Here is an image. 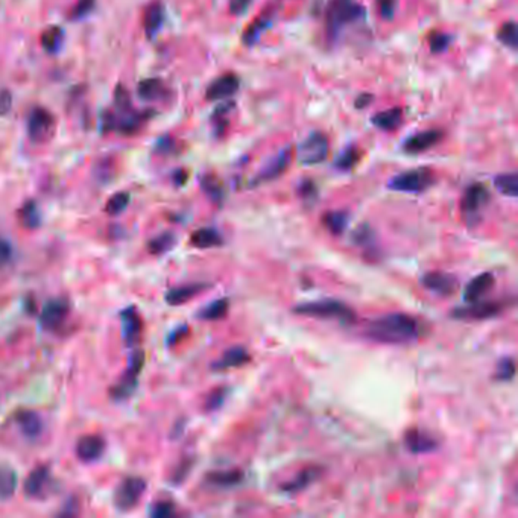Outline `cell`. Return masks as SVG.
I'll return each instance as SVG.
<instances>
[{"label":"cell","mask_w":518,"mask_h":518,"mask_svg":"<svg viewBox=\"0 0 518 518\" xmlns=\"http://www.w3.org/2000/svg\"><path fill=\"white\" fill-rule=\"evenodd\" d=\"M174 514H175L174 503L168 501V500L157 501L155 505H152V509H151V515L155 517V518H166V517H170Z\"/></svg>","instance_id":"cell-47"},{"label":"cell","mask_w":518,"mask_h":518,"mask_svg":"<svg viewBox=\"0 0 518 518\" xmlns=\"http://www.w3.org/2000/svg\"><path fill=\"white\" fill-rule=\"evenodd\" d=\"M294 313L299 317L318 318V319H336L347 326L356 321V313L350 306L337 299H319V301L301 303L294 307Z\"/></svg>","instance_id":"cell-3"},{"label":"cell","mask_w":518,"mask_h":518,"mask_svg":"<svg viewBox=\"0 0 518 518\" xmlns=\"http://www.w3.org/2000/svg\"><path fill=\"white\" fill-rule=\"evenodd\" d=\"M299 195H301V198L307 202H313L315 199H317L318 197V189H317V184H315L313 181H310V179H306V181H303L301 184H299Z\"/></svg>","instance_id":"cell-48"},{"label":"cell","mask_w":518,"mask_h":518,"mask_svg":"<svg viewBox=\"0 0 518 518\" xmlns=\"http://www.w3.org/2000/svg\"><path fill=\"white\" fill-rule=\"evenodd\" d=\"M227 395H228V388L221 386V388L213 389V391L208 394L207 400H206V404H204L206 410L207 412H215L219 408H222V404L225 403V400H227Z\"/></svg>","instance_id":"cell-43"},{"label":"cell","mask_w":518,"mask_h":518,"mask_svg":"<svg viewBox=\"0 0 518 518\" xmlns=\"http://www.w3.org/2000/svg\"><path fill=\"white\" fill-rule=\"evenodd\" d=\"M17 488V475L12 468L0 465V500L11 499Z\"/></svg>","instance_id":"cell-32"},{"label":"cell","mask_w":518,"mask_h":518,"mask_svg":"<svg viewBox=\"0 0 518 518\" xmlns=\"http://www.w3.org/2000/svg\"><path fill=\"white\" fill-rule=\"evenodd\" d=\"M148 114H140V112H130L126 111L123 112L122 119H116V125L114 128L120 132L125 134V136H131V134H136L139 131V128L145 123Z\"/></svg>","instance_id":"cell-29"},{"label":"cell","mask_w":518,"mask_h":518,"mask_svg":"<svg viewBox=\"0 0 518 518\" xmlns=\"http://www.w3.org/2000/svg\"><path fill=\"white\" fill-rule=\"evenodd\" d=\"M54 126V116H52L48 110L35 108L28 120L29 137L37 141V143H43V141H46L52 137Z\"/></svg>","instance_id":"cell-10"},{"label":"cell","mask_w":518,"mask_h":518,"mask_svg":"<svg viewBox=\"0 0 518 518\" xmlns=\"http://www.w3.org/2000/svg\"><path fill=\"white\" fill-rule=\"evenodd\" d=\"M290 160H292V149L290 148L283 149L281 152L277 154V157H274L272 160H269L265 164V168L254 177L251 186H260L263 183L272 181V179H277L280 175H283L284 172H286V169L290 164Z\"/></svg>","instance_id":"cell-12"},{"label":"cell","mask_w":518,"mask_h":518,"mask_svg":"<svg viewBox=\"0 0 518 518\" xmlns=\"http://www.w3.org/2000/svg\"><path fill=\"white\" fill-rule=\"evenodd\" d=\"M352 242L357 246H371L374 243V231L370 228V225L359 227L352 235Z\"/></svg>","instance_id":"cell-45"},{"label":"cell","mask_w":518,"mask_h":518,"mask_svg":"<svg viewBox=\"0 0 518 518\" xmlns=\"http://www.w3.org/2000/svg\"><path fill=\"white\" fill-rule=\"evenodd\" d=\"M61 41H63V31L58 26L49 28L48 31L43 32L41 35V46L48 52H55L59 46H61Z\"/></svg>","instance_id":"cell-42"},{"label":"cell","mask_w":518,"mask_h":518,"mask_svg":"<svg viewBox=\"0 0 518 518\" xmlns=\"http://www.w3.org/2000/svg\"><path fill=\"white\" fill-rule=\"evenodd\" d=\"M245 475L242 470H227V471H212L208 472L206 480L207 484L216 488H232L243 482Z\"/></svg>","instance_id":"cell-23"},{"label":"cell","mask_w":518,"mask_h":518,"mask_svg":"<svg viewBox=\"0 0 518 518\" xmlns=\"http://www.w3.org/2000/svg\"><path fill=\"white\" fill-rule=\"evenodd\" d=\"M404 446L412 455H426L437 450L438 442L429 433L414 427V429H409L404 433Z\"/></svg>","instance_id":"cell-16"},{"label":"cell","mask_w":518,"mask_h":518,"mask_svg":"<svg viewBox=\"0 0 518 518\" xmlns=\"http://www.w3.org/2000/svg\"><path fill=\"white\" fill-rule=\"evenodd\" d=\"M495 284V279L491 272H484L476 275L475 279L467 283L464 289V301L465 303H475L482 299L488 292L492 289Z\"/></svg>","instance_id":"cell-17"},{"label":"cell","mask_w":518,"mask_h":518,"mask_svg":"<svg viewBox=\"0 0 518 518\" xmlns=\"http://www.w3.org/2000/svg\"><path fill=\"white\" fill-rule=\"evenodd\" d=\"M12 259V246L5 239H0V268L8 265Z\"/></svg>","instance_id":"cell-52"},{"label":"cell","mask_w":518,"mask_h":518,"mask_svg":"<svg viewBox=\"0 0 518 518\" xmlns=\"http://www.w3.org/2000/svg\"><path fill=\"white\" fill-rule=\"evenodd\" d=\"M252 3V0H230V12L232 16H243Z\"/></svg>","instance_id":"cell-51"},{"label":"cell","mask_w":518,"mask_h":518,"mask_svg":"<svg viewBox=\"0 0 518 518\" xmlns=\"http://www.w3.org/2000/svg\"><path fill=\"white\" fill-rule=\"evenodd\" d=\"M499 41L512 50H517L518 48V31H517V25L515 21H506L505 25L500 28V31L497 34Z\"/></svg>","instance_id":"cell-38"},{"label":"cell","mask_w":518,"mask_h":518,"mask_svg":"<svg viewBox=\"0 0 518 518\" xmlns=\"http://www.w3.org/2000/svg\"><path fill=\"white\" fill-rule=\"evenodd\" d=\"M208 289V284L206 283H193L186 284V286H179L170 289L166 294V303L170 306H181L187 301H190L192 298L199 295L201 292Z\"/></svg>","instance_id":"cell-22"},{"label":"cell","mask_w":518,"mask_h":518,"mask_svg":"<svg viewBox=\"0 0 518 518\" xmlns=\"http://www.w3.org/2000/svg\"><path fill=\"white\" fill-rule=\"evenodd\" d=\"M360 157H362V154H360V151L356 146L345 148L343 151L339 154V157L336 159L335 168L342 170V172H348L360 161Z\"/></svg>","instance_id":"cell-37"},{"label":"cell","mask_w":518,"mask_h":518,"mask_svg":"<svg viewBox=\"0 0 518 518\" xmlns=\"http://www.w3.org/2000/svg\"><path fill=\"white\" fill-rule=\"evenodd\" d=\"M366 336L381 343H410L421 337L419 322L406 313H388L368 322Z\"/></svg>","instance_id":"cell-1"},{"label":"cell","mask_w":518,"mask_h":518,"mask_svg":"<svg viewBox=\"0 0 518 518\" xmlns=\"http://www.w3.org/2000/svg\"><path fill=\"white\" fill-rule=\"evenodd\" d=\"M491 199V193L482 183H472L465 190L461 201V212L468 223L472 225L475 219H479V215L488 206Z\"/></svg>","instance_id":"cell-6"},{"label":"cell","mask_w":518,"mask_h":518,"mask_svg":"<svg viewBox=\"0 0 518 518\" xmlns=\"http://www.w3.org/2000/svg\"><path fill=\"white\" fill-rule=\"evenodd\" d=\"M143 363H145V352L141 350L134 351L130 359L128 370L123 374V377L119 380V383L114 388H112V391H111L112 399L125 400L134 392V389L137 388V379H139L141 368H143Z\"/></svg>","instance_id":"cell-7"},{"label":"cell","mask_w":518,"mask_h":518,"mask_svg":"<svg viewBox=\"0 0 518 518\" xmlns=\"http://www.w3.org/2000/svg\"><path fill=\"white\" fill-rule=\"evenodd\" d=\"M322 223L332 235L341 236L348 227L350 216L347 212H328L322 217Z\"/></svg>","instance_id":"cell-33"},{"label":"cell","mask_w":518,"mask_h":518,"mask_svg":"<svg viewBox=\"0 0 518 518\" xmlns=\"http://www.w3.org/2000/svg\"><path fill=\"white\" fill-rule=\"evenodd\" d=\"M403 122V111L400 108H391L380 111L371 117V123L381 131H395Z\"/></svg>","instance_id":"cell-26"},{"label":"cell","mask_w":518,"mask_h":518,"mask_svg":"<svg viewBox=\"0 0 518 518\" xmlns=\"http://www.w3.org/2000/svg\"><path fill=\"white\" fill-rule=\"evenodd\" d=\"M271 23H272L271 19L266 16H261L260 19L255 20L252 25H250V28H248L243 34V43L246 44V46H254V44L260 40L261 34H263L266 29L271 26Z\"/></svg>","instance_id":"cell-36"},{"label":"cell","mask_w":518,"mask_h":518,"mask_svg":"<svg viewBox=\"0 0 518 518\" xmlns=\"http://www.w3.org/2000/svg\"><path fill=\"white\" fill-rule=\"evenodd\" d=\"M175 242H177L175 235H172V232H163V235L154 237L148 246H149V251H151L152 254H164L175 245Z\"/></svg>","instance_id":"cell-40"},{"label":"cell","mask_w":518,"mask_h":518,"mask_svg":"<svg viewBox=\"0 0 518 518\" xmlns=\"http://www.w3.org/2000/svg\"><path fill=\"white\" fill-rule=\"evenodd\" d=\"M442 136V131L438 130H427L417 132L414 136L404 140L403 143V151L410 155H417V154H423L426 151H429L433 146H437Z\"/></svg>","instance_id":"cell-13"},{"label":"cell","mask_w":518,"mask_h":518,"mask_svg":"<svg viewBox=\"0 0 518 518\" xmlns=\"http://www.w3.org/2000/svg\"><path fill=\"white\" fill-rule=\"evenodd\" d=\"M20 221L25 225V228H37L40 225V212L37 208L35 202L29 201L23 206L20 212Z\"/></svg>","instance_id":"cell-39"},{"label":"cell","mask_w":518,"mask_h":518,"mask_svg":"<svg viewBox=\"0 0 518 518\" xmlns=\"http://www.w3.org/2000/svg\"><path fill=\"white\" fill-rule=\"evenodd\" d=\"M123 337L128 345H132L139 341L141 333V319L136 309H126L122 312Z\"/></svg>","instance_id":"cell-24"},{"label":"cell","mask_w":518,"mask_h":518,"mask_svg":"<svg viewBox=\"0 0 518 518\" xmlns=\"http://www.w3.org/2000/svg\"><path fill=\"white\" fill-rule=\"evenodd\" d=\"M435 184V174L429 168L410 169L391 178L388 187L401 193H423Z\"/></svg>","instance_id":"cell-4"},{"label":"cell","mask_w":518,"mask_h":518,"mask_svg":"<svg viewBox=\"0 0 518 518\" xmlns=\"http://www.w3.org/2000/svg\"><path fill=\"white\" fill-rule=\"evenodd\" d=\"M372 101H374V96L372 94H370V93H363V94H360V96H357V99H356V108L357 110H363V108H366V107H370V105L372 103Z\"/></svg>","instance_id":"cell-55"},{"label":"cell","mask_w":518,"mask_h":518,"mask_svg":"<svg viewBox=\"0 0 518 518\" xmlns=\"http://www.w3.org/2000/svg\"><path fill=\"white\" fill-rule=\"evenodd\" d=\"M94 2H96V0H78L77 6H74V8H73L72 17L78 20V19H82V17L88 16V12L93 10Z\"/></svg>","instance_id":"cell-49"},{"label":"cell","mask_w":518,"mask_h":518,"mask_svg":"<svg viewBox=\"0 0 518 518\" xmlns=\"http://www.w3.org/2000/svg\"><path fill=\"white\" fill-rule=\"evenodd\" d=\"M450 43H452V37L441 32H435L429 39L430 50L433 54H442V52H446L450 46Z\"/></svg>","instance_id":"cell-46"},{"label":"cell","mask_w":518,"mask_h":518,"mask_svg":"<svg viewBox=\"0 0 518 518\" xmlns=\"http://www.w3.org/2000/svg\"><path fill=\"white\" fill-rule=\"evenodd\" d=\"M201 189L204 190L207 197L216 204H221L225 198V190L222 183L213 175H204L201 178Z\"/></svg>","instance_id":"cell-35"},{"label":"cell","mask_w":518,"mask_h":518,"mask_svg":"<svg viewBox=\"0 0 518 518\" xmlns=\"http://www.w3.org/2000/svg\"><path fill=\"white\" fill-rule=\"evenodd\" d=\"M330 151L326 134L313 132L298 146V161L303 166H317L327 160Z\"/></svg>","instance_id":"cell-5"},{"label":"cell","mask_w":518,"mask_h":518,"mask_svg":"<svg viewBox=\"0 0 518 518\" xmlns=\"http://www.w3.org/2000/svg\"><path fill=\"white\" fill-rule=\"evenodd\" d=\"M146 491V482L141 477H126L114 492V506L119 510H130L137 505Z\"/></svg>","instance_id":"cell-8"},{"label":"cell","mask_w":518,"mask_h":518,"mask_svg":"<svg viewBox=\"0 0 518 518\" xmlns=\"http://www.w3.org/2000/svg\"><path fill=\"white\" fill-rule=\"evenodd\" d=\"M467 307H457L452 312V317L456 319H465V321H484L497 317L505 309V306L501 303L495 301H479L468 303Z\"/></svg>","instance_id":"cell-9"},{"label":"cell","mask_w":518,"mask_h":518,"mask_svg":"<svg viewBox=\"0 0 518 518\" xmlns=\"http://www.w3.org/2000/svg\"><path fill=\"white\" fill-rule=\"evenodd\" d=\"M494 186H495V189L508 198L518 197V175L515 174V172L497 175L494 178Z\"/></svg>","instance_id":"cell-34"},{"label":"cell","mask_w":518,"mask_h":518,"mask_svg":"<svg viewBox=\"0 0 518 518\" xmlns=\"http://www.w3.org/2000/svg\"><path fill=\"white\" fill-rule=\"evenodd\" d=\"M322 476V468L321 467H309L304 468L303 471H299L298 475L290 479L289 482L284 484L281 486V490L288 494H297L304 491L306 488H309L312 484L317 482V480Z\"/></svg>","instance_id":"cell-20"},{"label":"cell","mask_w":518,"mask_h":518,"mask_svg":"<svg viewBox=\"0 0 518 518\" xmlns=\"http://www.w3.org/2000/svg\"><path fill=\"white\" fill-rule=\"evenodd\" d=\"M130 204V193L119 192L114 197H111L107 202V213L110 215H119Z\"/></svg>","instance_id":"cell-44"},{"label":"cell","mask_w":518,"mask_h":518,"mask_svg":"<svg viewBox=\"0 0 518 518\" xmlns=\"http://www.w3.org/2000/svg\"><path fill=\"white\" fill-rule=\"evenodd\" d=\"M190 467H192V464H190V462H183V464H181V467H179V468L177 470V472H175V477H174L175 484H179V482H181V480L186 479L187 472L190 471Z\"/></svg>","instance_id":"cell-56"},{"label":"cell","mask_w":518,"mask_h":518,"mask_svg":"<svg viewBox=\"0 0 518 518\" xmlns=\"http://www.w3.org/2000/svg\"><path fill=\"white\" fill-rule=\"evenodd\" d=\"M251 362V355L243 347H231L223 355L215 360L212 365L213 371H227L231 368H239Z\"/></svg>","instance_id":"cell-19"},{"label":"cell","mask_w":518,"mask_h":518,"mask_svg":"<svg viewBox=\"0 0 518 518\" xmlns=\"http://www.w3.org/2000/svg\"><path fill=\"white\" fill-rule=\"evenodd\" d=\"M17 424L20 430L28 438H37L41 433L43 423L41 418L34 410H21L17 415Z\"/></svg>","instance_id":"cell-27"},{"label":"cell","mask_w":518,"mask_h":518,"mask_svg":"<svg viewBox=\"0 0 518 518\" xmlns=\"http://www.w3.org/2000/svg\"><path fill=\"white\" fill-rule=\"evenodd\" d=\"M190 242L195 248H199V250H210V248L223 245V237L215 228H201L193 232Z\"/></svg>","instance_id":"cell-25"},{"label":"cell","mask_w":518,"mask_h":518,"mask_svg":"<svg viewBox=\"0 0 518 518\" xmlns=\"http://www.w3.org/2000/svg\"><path fill=\"white\" fill-rule=\"evenodd\" d=\"M230 310V299L228 298H219L216 301L210 303L204 309H201L198 313V318L204 321H219L227 317Z\"/></svg>","instance_id":"cell-31"},{"label":"cell","mask_w":518,"mask_h":518,"mask_svg":"<svg viewBox=\"0 0 518 518\" xmlns=\"http://www.w3.org/2000/svg\"><path fill=\"white\" fill-rule=\"evenodd\" d=\"M69 315V304L64 299H50L44 304L40 313V324L46 330H55L66 321Z\"/></svg>","instance_id":"cell-15"},{"label":"cell","mask_w":518,"mask_h":518,"mask_svg":"<svg viewBox=\"0 0 518 518\" xmlns=\"http://www.w3.org/2000/svg\"><path fill=\"white\" fill-rule=\"evenodd\" d=\"M366 17L363 5L356 0H330L326 11V32L330 41H336L348 25L359 23Z\"/></svg>","instance_id":"cell-2"},{"label":"cell","mask_w":518,"mask_h":518,"mask_svg":"<svg viewBox=\"0 0 518 518\" xmlns=\"http://www.w3.org/2000/svg\"><path fill=\"white\" fill-rule=\"evenodd\" d=\"M239 86H240V81L236 74L225 73L208 86L207 93H206L207 101L228 99V97L235 96L239 92Z\"/></svg>","instance_id":"cell-14"},{"label":"cell","mask_w":518,"mask_h":518,"mask_svg":"<svg viewBox=\"0 0 518 518\" xmlns=\"http://www.w3.org/2000/svg\"><path fill=\"white\" fill-rule=\"evenodd\" d=\"M163 20H164V8L163 5L155 2L152 5L148 6V10L145 12V31H146V35L149 37V39H152V37L160 31V28L163 25Z\"/></svg>","instance_id":"cell-28"},{"label":"cell","mask_w":518,"mask_h":518,"mask_svg":"<svg viewBox=\"0 0 518 518\" xmlns=\"http://www.w3.org/2000/svg\"><path fill=\"white\" fill-rule=\"evenodd\" d=\"M49 479L50 475L48 467H37L26 479L25 494L31 499L43 497V494L49 485Z\"/></svg>","instance_id":"cell-21"},{"label":"cell","mask_w":518,"mask_h":518,"mask_svg":"<svg viewBox=\"0 0 518 518\" xmlns=\"http://www.w3.org/2000/svg\"><path fill=\"white\" fill-rule=\"evenodd\" d=\"M379 8L383 19L391 20L395 12V0H379Z\"/></svg>","instance_id":"cell-53"},{"label":"cell","mask_w":518,"mask_h":518,"mask_svg":"<svg viewBox=\"0 0 518 518\" xmlns=\"http://www.w3.org/2000/svg\"><path fill=\"white\" fill-rule=\"evenodd\" d=\"M105 452V441L97 435H86L77 444V456L82 462H94Z\"/></svg>","instance_id":"cell-18"},{"label":"cell","mask_w":518,"mask_h":518,"mask_svg":"<svg viewBox=\"0 0 518 518\" xmlns=\"http://www.w3.org/2000/svg\"><path fill=\"white\" fill-rule=\"evenodd\" d=\"M421 284L424 289L430 290L432 294L438 297H452L457 290V288H459V281H457L455 275L441 271L424 274L421 279Z\"/></svg>","instance_id":"cell-11"},{"label":"cell","mask_w":518,"mask_h":518,"mask_svg":"<svg viewBox=\"0 0 518 518\" xmlns=\"http://www.w3.org/2000/svg\"><path fill=\"white\" fill-rule=\"evenodd\" d=\"M116 105H117V108H119L120 111H122V112L131 111L130 94H128L126 88H123L122 86H119V88L116 90Z\"/></svg>","instance_id":"cell-50"},{"label":"cell","mask_w":518,"mask_h":518,"mask_svg":"<svg viewBox=\"0 0 518 518\" xmlns=\"http://www.w3.org/2000/svg\"><path fill=\"white\" fill-rule=\"evenodd\" d=\"M168 90L163 86V82L160 79H145L141 81L139 84V94L141 99L145 101H159L163 99L166 96Z\"/></svg>","instance_id":"cell-30"},{"label":"cell","mask_w":518,"mask_h":518,"mask_svg":"<svg viewBox=\"0 0 518 518\" xmlns=\"http://www.w3.org/2000/svg\"><path fill=\"white\" fill-rule=\"evenodd\" d=\"M515 377V362L512 357H503L495 366L494 379L497 381H510Z\"/></svg>","instance_id":"cell-41"},{"label":"cell","mask_w":518,"mask_h":518,"mask_svg":"<svg viewBox=\"0 0 518 518\" xmlns=\"http://www.w3.org/2000/svg\"><path fill=\"white\" fill-rule=\"evenodd\" d=\"M12 107V96L8 90H3L0 93V114H8Z\"/></svg>","instance_id":"cell-54"}]
</instances>
